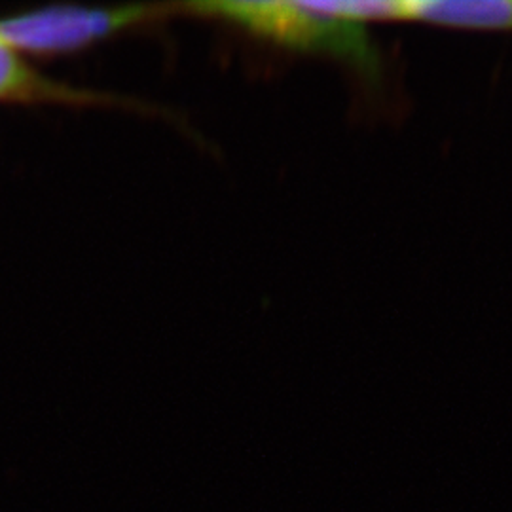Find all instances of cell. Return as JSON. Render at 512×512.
<instances>
[{
    "instance_id": "1",
    "label": "cell",
    "mask_w": 512,
    "mask_h": 512,
    "mask_svg": "<svg viewBox=\"0 0 512 512\" xmlns=\"http://www.w3.org/2000/svg\"><path fill=\"white\" fill-rule=\"evenodd\" d=\"M188 10L224 19L283 48L342 59L368 76L380 71L366 25L332 14L325 0L196 2Z\"/></svg>"
},
{
    "instance_id": "2",
    "label": "cell",
    "mask_w": 512,
    "mask_h": 512,
    "mask_svg": "<svg viewBox=\"0 0 512 512\" xmlns=\"http://www.w3.org/2000/svg\"><path fill=\"white\" fill-rule=\"evenodd\" d=\"M164 10V6H50L0 19V38L16 52L67 54L148 19L158 18Z\"/></svg>"
},
{
    "instance_id": "3",
    "label": "cell",
    "mask_w": 512,
    "mask_h": 512,
    "mask_svg": "<svg viewBox=\"0 0 512 512\" xmlns=\"http://www.w3.org/2000/svg\"><path fill=\"white\" fill-rule=\"evenodd\" d=\"M67 103V105H109L114 99L103 93L71 88L37 73L18 52L0 38V103Z\"/></svg>"
},
{
    "instance_id": "4",
    "label": "cell",
    "mask_w": 512,
    "mask_h": 512,
    "mask_svg": "<svg viewBox=\"0 0 512 512\" xmlns=\"http://www.w3.org/2000/svg\"><path fill=\"white\" fill-rule=\"evenodd\" d=\"M404 19L456 29L512 31V0H416L404 2Z\"/></svg>"
}]
</instances>
